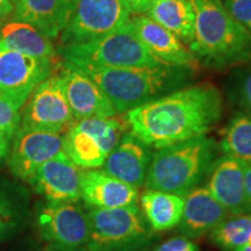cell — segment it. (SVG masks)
<instances>
[{"label": "cell", "mask_w": 251, "mask_h": 251, "mask_svg": "<svg viewBox=\"0 0 251 251\" xmlns=\"http://www.w3.org/2000/svg\"><path fill=\"white\" fill-rule=\"evenodd\" d=\"M222 115V97L212 84L174 91L126 113L130 133L152 149L206 134Z\"/></svg>", "instance_id": "6da1fadb"}, {"label": "cell", "mask_w": 251, "mask_h": 251, "mask_svg": "<svg viewBox=\"0 0 251 251\" xmlns=\"http://www.w3.org/2000/svg\"><path fill=\"white\" fill-rule=\"evenodd\" d=\"M193 39L188 48L199 62L228 68L251 59V34L225 7L222 0H191Z\"/></svg>", "instance_id": "7a4b0ae2"}, {"label": "cell", "mask_w": 251, "mask_h": 251, "mask_svg": "<svg viewBox=\"0 0 251 251\" xmlns=\"http://www.w3.org/2000/svg\"><path fill=\"white\" fill-rule=\"evenodd\" d=\"M107 96L118 114L127 113L170 92L184 81L188 69L163 65L158 68H106L77 65Z\"/></svg>", "instance_id": "3957f363"}, {"label": "cell", "mask_w": 251, "mask_h": 251, "mask_svg": "<svg viewBox=\"0 0 251 251\" xmlns=\"http://www.w3.org/2000/svg\"><path fill=\"white\" fill-rule=\"evenodd\" d=\"M216 152L218 146L207 136L157 149L147 172L146 188L185 197L209 175Z\"/></svg>", "instance_id": "277c9868"}, {"label": "cell", "mask_w": 251, "mask_h": 251, "mask_svg": "<svg viewBox=\"0 0 251 251\" xmlns=\"http://www.w3.org/2000/svg\"><path fill=\"white\" fill-rule=\"evenodd\" d=\"M58 54L76 65L106 68H158L165 64L153 56L137 35L133 20L107 35L89 42L61 46Z\"/></svg>", "instance_id": "5b68a950"}, {"label": "cell", "mask_w": 251, "mask_h": 251, "mask_svg": "<svg viewBox=\"0 0 251 251\" xmlns=\"http://www.w3.org/2000/svg\"><path fill=\"white\" fill-rule=\"evenodd\" d=\"M90 240L87 251H124L148 236L147 221L137 205L118 208L87 207Z\"/></svg>", "instance_id": "8992f818"}, {"label": "cell", "mask_w": 251, "mask_h": 251, "mask_svg": "<svg viewBox=\"0 0 251 251\" xmlns=\"http://www.w3.org/2000/svg\"><path fill=\"white\" fill-rule=\"evenodd\" d=\"M122 135L124 125L115 117L84 119L63 134V150L78 168L99 169Z\"/></svg>", "instance_id": "52a82bcc"}, {"label": "cell", "mask_w": 251, "mask_h": 251, "mask_svg": "<svg viewBox=\"0 0 251 251\" xmlns=\"http://www.w3.org/2000/svg\"><path fill=\"white\" fill-rule=\"evenodd\" d=\"M40 237L49 251H87L90 221L77 202H45L36 208Z\"/></svg>", "instance_id": "ba28073f"}, {"label": "cell", "mask_w": 251, "mask_h": 251, "mask_svg": "<svg viewBox=\"0 0 251 251\" xmlns=\"http://www.w3.org/2000/svg\"><path fill=\"white\" fill-rule=\"evenodd\" d=\"M131 19L126 0H77L67 27L62 31V46L99 39Z\"/></svg>", "instance_id": "9c48e42d"}, {"label": "cell", "mask_w": 251, "mask_h": 251, "mask_svg": "<svg viewBox=\"0 0 251 251\" xmlns=\"http://www.w3.org/2000/svg\"><path fill=\"white\" fill-rule=\"evenodd\" d=\"M75 122L58 74L47 78L33 91L24 105L19 128L64 134Z\"/></svg>", "instance_id": "30bf717a"}, {"label": "cell", "mask_w": 251, "mask_h": 251, "mask_svg": "<svg viewBox=\"0 0 251 251\" xmlns=\"http://www.w3.org/2000/svg\"><path fill=\"white\" fill-rule=\"evenodd\" d=\"M56 62L28 56L0 45V94L25 105L33 91L51 76Z\"/></svg>", "instance_id": "8fae6325"}, {"label": "cell", "mask_w": 251, "mask_h": 251, "mask_svg": "<svg viewBox=\"0 0 251 251\" xmlns=\"http://www.w3.org/2000/svg\"><path fill=\"white\" fill-rule=\"evenodd\" d=\"M62 151L63 134L18 128L7 156L8 169L15 178L28 183L41 165Z\"/></svg>", "instance_id": "7c38bea8"}, {"label": "cell", "mask_w": 251, "mask_h": 251, "mask_svg": "<svg viewBox=\"0 0 251 251\" xmlns=\"http://www.w3.org/2000/svg\"><path fill=\"white\" fill-rule=\"evenodd\" d=\"M65 94L76 121L90 118L117 117V111L102 90L86 72L74 63H59Z\"/></svg>", "instance_id": "4fadbf2b"}, {"label": "cell", "mask_w": 251, "mask_h": 251, "mask_svg": "<svg viewBox=\"0 0 251 251\" xmlns=\"http://www.w3.org/2000/svg\"><path fill=\"white\" fill-rule=\"evenodd\" d=\"M81 171L62 151L41 165L28 184L47 202H78Z\"/></svg>", "instance_id": "5bb4252c"}, {"label": "cell", "mask_w": 251, "mask_h": 251, "mask_svg": "<svg viewBox=\"0 0 251 251\" xmlns=\"http://www.w3.org/2000/svg\"><path fill=\"white\" fill-rule=\"evenodd\" d=\"M244 166L243 162L224 155L216 159L209 171L207 188L229 214L251 213V200L244 183Z\"/></svg>", "instance_id": "9a60e30c"}, {"label": "cell", "mask_w": 251, "mask_h": 251, "mask_svg": "<svg viewBox=\"0 0 251 251\" xmlns=\"http://www.w3.org/2000/svg\"><path fill=\"white\" fill-rule=\"evenodd\" d=\"M139 188L112 177L100 169L83 170L80 199L92 208H118L139 202Z\"/></svg>", "instance_id": "2e32d148"}, {"label": "cell", "mask_w": 251, "mask_h": 251, "mask_svg": "<svg viewBox=\"0 0 251 251\" xmlns=\"http://www.w3.org/2000/svg\"><path fill=\"white\" fill-rule=\"evenodd\" d=\"M137 35L153 56L165 64L192 70L199 65L196 56L184 42L170 30L156 24L146 14L131 18Z\"/></svg>", "instance_id": "e0dca14e"}, {"label": "cell", "mask_w": 251, "mask_h": 251, "mask_svg": "<svg viewBox=\"0 0 251 251\" xmlns=\"http://www.w3.org/2000/svg\"><path fill=\"white\" fill-rule=\"evenodd\" d=\"M151 156L149 147L129 131L122 135L120 142L107 156L102 170L112 177L139 188L146 181Z\"/></svg>", "instance_id": "ac0fdd59"}, {"label": "cell", "mask_w": 251, "mask_h": 251, "mask_svg": "<svg viewBox=\"0 0 251 251\" xmlns=\"http://www.w3.org/2000/svg\"><path fill=\"white\" fill-rule=\"evenodd\" d=\"M76 2L77 0H18L12 19L29 24L54 40L67 27Z\"/></svg>", "instance_id": "d6986e66"}, {"label": "cell", "mask_w": 251, "mask_h": 251, "mask_svg": "<svg viewBox=\"0 0 251 251\" xmlns=\"http://www.w3.org/2000/svg\"><path fill=\"white\" fill-rule=\"evenodd\" d=\"M184 212L178 227L184 236L196 238L211 233L230 215L207 187L197 186L184 197Z\"/></svg>", "instance_id": "ffe728a7"}, {"label": "cell", "mask_w": 251, "mask_h": 251, "mask_svg": "<svg viewBox=\"0 0 251 251\" xmlns=\"http://www.w3.org/2000/svg\"><path fill=\"white\" fill-rule=\"evenodd\" d=\"M0 45L21 54L57 63L58 51L52 40L23 21L12 19L0 26Z\"/></svg>", "instance_id": "44dd1931"}, {"label": "cell", "mask_w": 251, "mask_h": 251, "mask_svg": "<svg viewBox=\"0 0 251 251\" xmlns=\"http://www.w3.org/2000/svg\"><path fill=\"white\" fill-rule=\"evenodd\" d=\"M139 199L142 214L152 230L165 231L179 226L184 212V197L147 188Z\"/></svg>", "instance_id": "7402d4cb"}, {"label": "cell", "mask_w": 251, "mask_h": 251, "mask_svg": "<svg viewBox=\"0 0 251 251\" xmlns=\"http://www.w3.org/2000/svg\"><path fill=\"white\" fill-rule=\"evenodd\" d=\"M147 17L184 42H192L194 30V11L191 0H151Z\"/></svg>", "instance_id": "603a6c76"}, {"label": "cell", "mask_w": 251, "mask_h": 251, "mask_svg": "<svg viewBox=\"0 0 251 251\" xmlns=\"http://www.w3.org/2000/svg\"><path fill=\"white\" fill-rule=\"evenodd\" d=\"M29 214V197L18 184L0 178V242L21 230Z\"/></svg>", "instance_id": "cb8c5ba5"}, {"label": "cell", "mask_w": 251, "mask_h": 251, "mask_svg": "<svg viewBox=\"0 0 251 251\" xmlns=\"http://www.w3.org/2000/svg\"><path fill=\"white\" fill-rule=\"evenodd\" d=\"M226 156L233 157L244 164L251 163V114L238 113L229 121L220 142Z\"/></svg>", "instance_id": "d4e9b609"}, {"label": "cell", "mask_w": 251, "mask_h": 251, "mask_svg": "<svg viewBox=\"0 0 251 251\" xmlns=\"http://www.w3.org/2000/svg\"><path fill=\"white\" fill-rule=\"evenodd\" d=\"M251 235V213L230 214L211 231L216 246L226 251H235L248 243Z\"/></svg>", "instance_id": "484cf974"}, {"label": "cell", "mask_w": 251, "mask_h": 251, "mask_svg": "<svg viewBox=\"0 0 251 251\" xmlns=\"http://www.w3.org/2000/svg\"><path fill=\"white\" fill-rule=\"evenodd\" d=\"M24 106L9 97L0 94V130L12 137L20 126L21 109Z\"/></svg>", "instance_id": "4316f807"}, {"label": "cell", "mask_w": 251, "mask_h": 251, "mask_svg": "<svg viewBox=\"0 0 251 251\" xmlns=\"http://www.w3.org/2000/svg\"><path fill=\"white\" fill-rule=\"evenodd\" d=\"M224 5L231 17L251 34V0H225Z\"/></svg>", "instance_id": "83f0119b"}, {"label": "cell", "mask_w": 251, "mask_h": 251, "mask_svg": "<svg viewBox=\"0 0 251 251\" xmlns=\"http://www.w3.org/2000/svg\"><path fill=\"white\" fill-rule=\"evenodd\" d=\"M153 251H199L198 247L190 238L180 235L175 236L170 240L165 241L164 243L159 244Z\"/></svg>", "instance_id": "f1b7e54d"}, {"label": "cell", "mask_w": 251, "mask_h": 251, "mask_svg": "<svg viewBox=\"0 0 251 251\" xmlns=\"http://www.w3.org/2000/svg\"><path fill=\"white\" fill-rule=\"evenodd\" d=\"M240 96L243 105L251 114V65L244 71L240 84Z\"/></svg>", "instance_id": "f546056e"}, {"label": "cell", "mask_w": 251, "mask_h": 251, "mask_svg": "<svg viewBox=\"0 0 251 251\" xmlns=\"http://www.w3.org/2000/svg\"><path fill=\"white\" fill-rule=\"evenodd\" d=\"M128 6H129L131 14L141 15L146 14L151 0H126Z\"/></svg>", "instance_id": "4dcf8cb0"}, {"label": "cell", "mask_w": 251, "mask_h": 251, "mask_svg": "<svg viewBox=\"0 0 251 251\" xmlns=\"http://www.w3.org/2000/svg\"><path fill=\"white\" fill-rule=\"evenodd\" d=\"M12 139L13 137L5 131L0 130V163L7 159L9 148H11Z\"/></svg>", "instance_id": "1f68e13d"}, {"label": "cell", "mask_w": 251, "mask_h": 251, "mask_svg": "<svg viewBox=\"0 0 251 251\" xmlns=\"http://www.w3.org/2000/svg\"><path fill=\"white\" fill-rule=\"evenodd\" d=\"M14 11V4L11 0H0V26L9 20Z\"/></svg>", "instance_id": "d6a6232c"}, {"label": "cell", "mask_w": 251, "mask_h": 251, "mask_svg": "<svg viewBox=\"0 0 251 251\" xmlns=\"http://www.w3.org/2000/svg\"><path fill=\"white\" fill-rule=\"evenodd\" d=\"M244 183H246V190L248 197L251 200V163L244 166Z\"/></svg>", "instance_id": "836d02e7"}, {"label": "cell", "mask_w": 251, "mask_h": 251, "mask_svg": "<svg viewBox=\"0 0 251 251\" xmlns=\"http://www.w3.org/2000/svg\"><path fill=\"white\" fill-rule=\"evenodd\" d=\"M235 251H251V247L248 246V244H244L243 247L238 248V249L235 250Z\"/></svg>", "instance_id": "e575fe53"}, {"label": "cell", "mask_w": 251, "mask_h": 251, "mask_svg": "<svg viewBox=\"0 0 251 251\" xmlns=\"http://www.w3.org/2000/svg\"><path fill=\"white\" fill-rule=\"evenodd\" d=\"M11 1H12V2H13V4L15 5V2H17V1H18V0H11Z\"/></svg>", "instance_id": "d590c367"}]
</instances>
